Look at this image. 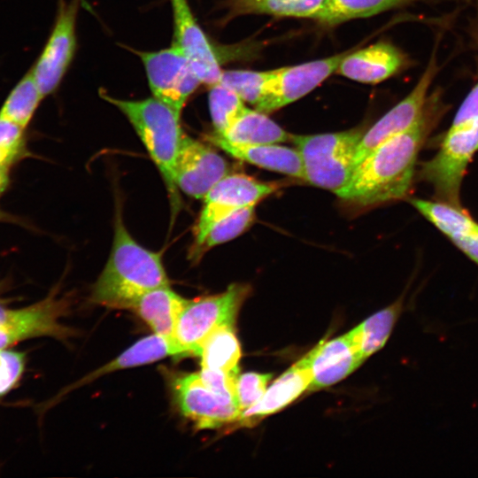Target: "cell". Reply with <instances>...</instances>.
<instances>
[{"label": "cell", "instance_id": "cell-31", "mask_svg": "<svg viewBox=\"0 0 478 478\" xmlns=\"http://www.w3.org/2000/svg\"><path fill=\"white\" fill-rule=\"evenodd\" d=\"M268 76L269 70H223L219 82L255 107L262 99Z\"/></svg>", "mask_w": 478, "mask_h": 478}, {"label": "cell", "instance_id": "cell-6", "mask_svg": "<svg viewBox=\"0 0 478 478\" xmlns=\"http://www.w3.org/2000/svg\"><path fill=\"white\" fill-rule=\"evenodd\" d=\"M250 292V286L234 283L222 293L189 300L178 318L173 336L182 357H198L203 343L213 331L235 325Z\"/></svg>", "mask_w": 478, "mask_h": 478}, {"label": "cell", "instance_id": "cell-4", "mask_svg": "<svg viewBox=\"0 0 478 478\" xmlns=\"http://www.w3.org/2000/svg\"><path fill=\"white\" fill-rule=\"evenodd\" d=\"M238 376L201 368L173 375L171 387L181 412L197 428H219L235 423L241 415L235 382Z\"/></svg>", "mask_w": 478, "mask_h": 478}, {"label": "cell", "instance_id": "cell-30", "mask_svg": "<svg viewBox=\"0 0 478 478\" xmlns=\"http://www.w3.org/2000/svg\"><path fill=\"white\" fill-rule=\"evenodd\" d=\"M209 88L208 102L213 133L222 135L247 107L235 91L220 82Z\"/></svg>", "mask_w": 478, "mask_h": 478}, {"label": "cell", "instance_id": "cell-33", "mask_svg": "<svg viewBox=\"0 0 478 478\" xmlns=\"http://www.w3.org/2000/svg\"><path fill=\"white\" fill-rule=\"evenodd\" d=\"M25 367V352L12 348L0 350V398L18 384Z\"/></svg>", "mask_w": 478, "mask_h": 478}, {"label": "cell", "instance_id": "cell-38", "mask_svg": "<svg viewBox=\"0 0 478 478\" xmlns=\"http://www.w3.org/2000/svg\"><path fill=\"white\" fill-rule=\"evenodd\" d=\"M12 166L4 163L0 164V197L6 191L10 185V170Z\"/></svg>", "mask_w": 478, "mask_h": 478}, {"label": "cell", "instance_id": "cell-18", "mask_svg": "<svg viewBox=\"0 0 478 478\" xmlns=\"http://www.w3.org/2000/svg\"><path fill=\"white\" fill-rule=\"evenodd\" d=\"M408 56L387 41H380L357 51H350L336 71L348 79L377 84L405 69Z\"/></svg>", "mask_w": 478, "mask_h": 478}, {"label": "cell", "instance_id": "cell-19", "mask_svg": "<svg viewBox=\"0 0 478 478\" xmlns=\"http://www.w3.org/2000/svg\"><path fill=\"white\" fill-rule=\"evenodd\" d=\"M206 140L235 158L291 177L305 178L302 159L297 149L278 143L236 144L213 133L208 135Z\"/></svg>", "mask_w": 478, "mask_h": 478}, {"label": "cell", "instance_id": "cell-37", "mask_svg": "<svg viewBox=\"0 0 478 478\" xmlns=\"http://www.w3.org/2000/svg\"><path fill=\"white\" fill-rule=\"evenodd\" d=\"M28 151L27 150H9L0 148V164L13 165L15 162L24 158Z\"/></svg>", "mask_w": 478, "mask_h": 478}, {"label": "cell", "instance_id": "cell-1", "mask_svg": "<svg viewBox=\"0 0 478 478\" xmlns=\"http://www.w3.org/2000/svg\"><path fill=\"white\" fill-rule=\"evenodd\" d=\"M445 111L440 92L434 91L418 120L358 162L349 182L336 195L362 207L405 197L412 184L418 153Z\"/></svg>", "mask_w": 478, "mask_h": 478}, {"label": "cell", "instance_id": "cell-11", "mask_svg": "<svg viewBox=\"0 0 478 478\" xmlns=\"http://www.w3.org/2000/svg\"><path fill=\"white\" fill-rule=\"evenodd\" d=\"M279 188L245 173H228L217 182L204 198V204L193 229L189 252L203 242L209 229L223 217L243 206L255 205Z\"/></svg>", "mask_w": 478, "mask_h": 478}, {"label": "cell", "instance_id": "cell-36", "mask_svg": "<svg viewBox=\"0 0 478 478\" xmlns=\"http://www.w3.org/2000/svg\"><path fill=\"white\" fill-rule=\"evenodd\" d=\"M451 241L478 265V230L455 237Z\"/></svg>", "mask_w": 478, "mask_h": 478}, {"label": "cell", "instance_id": "cell-8", "mask_svg": "<svg viewBox=\"0 0 478 478\" xmlns=\"http://www.w3.org/2000/svg\"><path fill=\"white\" fill-rule=\"evenodd\" d=\"M0 302V350L35 337L50 336L61 341L75 334L61 323L70 309L67 296L54 289L43 299L22 308H8Z\"/></svg>", "mask_w": 478, "mask_h": 478}, {"label": "cell", "instance_id": "cell-20", "mask_svg": "<svg viewBox=\"0 0 478 478\" xmlns=\"http://www.w3.org/2000/svg\"><path fill=\"white\" fill-rule=\"evenodd\" d=\"M188 301L189 299L171 289L170 286H163L143 294L130 309L135 312L155 334L174 343L177 320Z\"/></svg>", "mask_w": 478, "mask_h": 478}, {"label": "cell", "instance_id": "cell-27", "mask_svg": "<svg viewBox=\"0 0 478 478\" xmlns=\"http://www.w3.org/2000/svg\"><path fill=\"white\" fill-rule=\"evenodd\" d=\"M405 294L394 303L374 313L359 324L360 350L366 360L388 342L405 309Z\"/></svg>", "mask_w": 478, "mask_h": 478}, {"label": "cell", "instance_id": "cell-14", "mask_svg": "<svg viewBox=\"0 0 478 478\" xmlns=\"http://www.w3.org/2000/svg\"><path fill=\"white\" fill-rule=\"evenodd\" d=\"M228 172L227 162L213 148L184 134L174 166L178 189L204 199Z\"/></svg>", "mask_w": 478, "mask_h": 478}, {"label": "cell", "instance_id": "cell-2", "mask_svg": "<svg viewBox=\"0 0 478 478\" xmlns=\"http://www.w3.org/2000/svg\"><path fill=\"white\" fill-rule=\"evenodd\" d=\"M163 286H169V280L161 253L144 248L132 237L118 208L111 253L92 288L90 301L130 309L143 294Z\"/></svg>", "mask_w": 478, "mask_h": 478}, {"label": "cell", "instance_id": "cell-9", "mask_svg": "<svg viewBox=\"0 0 478 478\" xmlns=\"http://www.w3.org/2000/svg\"><path fill=\"white\" fill-rule=\"evenodd\" d=\"M152 96L181 115L189 98L202 81L175 43L157 51H138Z\"/></svg>", "mask_w": 478, "mask_h": 478}, {"label": "cell", "instance_id": "cell-29", "mask_svg": "<svg viewBox=\"0 0 478 478\" xmlns=\"http://www.w3.org/2000/svg\"><path fill=\"white\" fill-rule=\"evenodd\" d=\"M254 219L255 205L241 207L223 217L212 226L201 244L189 252V258L195 262L212 247L237 237L250 227Z\"/></svg>", "mask_w": 478, "mask_h": 478}, {"label": "cell", "instance_id": "cell-32", "mask_svg": "<svg viewBox=\"0 0 478 478\" xmlns=\"http://www.w3.org/2000/svg\"><path fill=\"white\" fill-rule=\"evenodd\" d=\"M271 378V374H258L254 372H248L238 375L235 382V390L242 412L255 405L262 398Z\"/></svg>", "mask_w": 478, "mask_h": 478}, {"label": "cell", "instance_id": "cell-12", "mask_svg": "<svg viewBox=\"0 0 478 478\" xmlns=\"http://www.w3.org/2000/svg\"><path fill=\"white\" fill-rule=\"evenodd\" d=\"M351 50L269 70L262 99L255 109L268 114L302 98L336 73L342 60Z\"/></svg>", "mask_w": 478, "mask_h": 478}, {"label": "cell", "instance_id": "cell-26", "mask_svg": "<svg viewBox=\"0 0 478 478\" xmlns=\"http://www.w3.org/2000/svg\"><path fill=\"white\" fill-rule=\"evenodd\" d=\"M420 0H325L316 20L328 26L368 18Z\"/></svg>", "mask_w": 478, "mask_h": 478}, {"label": "cell", "instance_id": "cell-23", "mask_svg": "<svg viewBox=\"0 0 478 478\" xmlns=\"http://www.w3.org/2000/svg\"><path fill=\"white\" fill-rule=\"evenodd\" d=\"M198 357L201 368L238 376L241 347L235 325H226L213 331L203 343Z\"/></svg>", "mask_w": 478, "mask_h": 478}, {"label": "cell", "instance_id": "cell-28", "mask_svg": "<svg viewBox=\"0 0 478 478\" xmlns=\"http://www.w3.org/2000/svg\"><path fill=\"white\" fill-rule=\"evenodd\" d=\"M42 99L29 69L7 95L0 107V116L27 128Z\"/></svg>", "mask_w": 478, "mask_h": 478}, {"label": "cell", "instance_id": "cell-10", "mask_svg": "<svg viewBox=\"0 0 478 478\" xmlns=\"http://www.w3.org/2000/svg\"><path fill=\"white\" fill-rule=\"evenodd\" d=\"M81 0H58L52 30L30 68L44 97L54 93L66 75L76 50V20Z\"/></svg>", "mask_w": 478, "mask_h": 478}, {"label": "cell", "instance_id": "cell-40", "mask_svg": "<svg viewBox=\"0 0 478 478\" xmlns=\"http://www.w3.org/2000/svg\"><path fill=\"white\" fill-rule=\"evenodd\" d=\"M0 302H8V301L0 297Z\"/></svg>", "mask_w": 478, "mask_h": 478}, {"label": "cell", "instance_id": "cell-3", "mask_svg": "<svg viewBox=\"0 0 478 478\" xmlns=\"http://www.w3.org/2000/svg\"><path fill=\"white\" fill-rule=\"evenodd\" d=\"M100 96L118 108L133 126L165 181L175 215L181 201L174 182V166L184 135L181 115L153 96L127 100L113 97L104 90Z\"/></svg>", "mask_w": 478, "mask_h": 478}, {"label": "cell", "instance_id": "cell-17", "mask_svg": "<svg viewBox=\"0 0 478 478\" xmlns=\"http://www.w3.org/2000/svg\"><path fill=\"white\" fill-rule=\"evenodd\" d=\"M314 354L315 347L278 377L255 405L241 413L235 427H252L308 390L312 378Z\"/></svg>", "mask_w": 478, "mask_h": 478}, {"label": "cell", "instance_id": "cell-35", "mask_svg": "<svg viewBox=\"0 0 478 478\" xmlns=\"http://www.w3.org/2000/svg\"><path fill=\"white\" fill-rule=\"evenodd\" d=\"M478 120V82L472 88L454 116L451 127Z\"/></svg>", "mask_w": 478, "mask_h": 478}, {"label": "cell", "instance_id": "cell-34", "mask_svg": "<svg viewBox=\"0 0 478 478\" xmlns=\"http://www.w3.org/2000/svg\"><path fill=\"white\" fill-rule=\"evenodd\" d=\"M25 129L19 125L0 116V148L27 150Z\"/></svg>", "mask_w": 478, "mask_h": 478}, {"label": "cell", "instance_id": "cell-15", "mask_svg": "<svg viewBox=\"0 0 478 478\" xmlns=\"http://www.w3.org/2000/svg\"><path fill=\"white\" fill-rule=\"evenodd\" d=\"M173 19V41L184 52L195 73L207 86L220 81L221 52L197 23L188 0H170Z\"/></svg>", "mask_w": 478, "mask_h": 478}, {"label": "cell", "instance_id": "cell-25", "mask_svg": "<svg viewBox=\"0 0 478 478\" xmlns=\"http://www.w3.org/2000/svg\"><path fill=\"white\" fill-rule=\"evenodd\" d=\"M411 204L450 240L478 230V223L459 205L420 198Z\"/></svg>", "mask_w": 478, "mask_h": 478}, {"label": "cell", "instance_id": "cell-21", "mask_svg": "<svg viewBox=\"0 0 478 478\" xmlns=\"http://www.w3.org/2000/svg\"><path fill=\"white\" fill-rule=\"evenodd\" d=\"M168 356L182 358L181 351L173 342L154 333L135 343L110 363L84 376L66 391L89 383L106 374L150 364Z\"/></svg>", "mask_w": 478, "mask_h": 478}, {"label": "cell", "instance_id": "cell-16", "mask_svg": "<svg viewBox=\"0 0 478 478\" xmlns=\"http://www.w3.org/2000/svg\"><path fill=\"white\" fill-rule=\"evenodd\" d=\"M365 359L357 326L346 334L315 346L309 391L329 387L351 374Z\"/></svg>", "mask_w": 478, "mask_h": 478}, {"label": "cell", "instance_id": "cell-7", "mask_svg": "<svg viewBox=\"0 0 478 478\" xmlns=\"http://www.w3.org/2000/svg\"><path fill=\"white\" fill-rule=\"evenodd\" d=\"M478 150V120L450 127L437 153L423 163L420 176L440 201L459 205V190L466 167Z\"/></svg>", "mask_w": 478, "mask_h": 478}, {"label": "cell", "instance_id": "cell-13", "mask_svg": "<svg viewBox=\"0 0 478 478\" xmlns=\"http://www.w3.org/2000/svg\"><path fill=\"white\" fill-rule=\"evenodd\" d=\"M438 72L436 54L412 91L386 112L362 135L355 155L354 168L370 151L389 138L409 128L420 116L428 97V89Z\"/></svg>", "mask_w": 478, "mask_h": 478}, {"label": "cell", "instance_id": "cell-24", "mask_svg": "<svg viewBox=\"0 0 478 478\" xmlns=\"http://www.w3.org/2000/svg\"><path fill=\"white\" fill-rule=\"evenodd\" d=\"M325 0H226L228 17L268 14L275 17H318Z\"/></svg>", "mask_w": 478, "mask_h": 478}, {"label": "cell", "instance_id": "cell-39", "mask_svg": "<svg viewBox=\"0 0 478 478\" xmlns=\"http://www.w3.org/2000/svg\"><path fill=\"white\" fill-rule=\"evenodd\" d=\"M0 222H15L19 223V219L0 208Z\"/></svg>", "mask_w": 478, "mask_h": 478}, {"label": "cell", "instance_id": "cell-5", "mask_svg": "<svg viewBox=\"0 0 478 478\" xmlns=\"http://www.w3.org/2000/svg\"><path fill=\"white\" fill-rule=\"evenodd\" d=\"M365 132L359 128L318 135H291L298 150L304 181L337 193L350 181L355 155Z\"/></svg>", "mask_w": 478, "mask_h": 478}, {"label": "cell", "instance_id": "cell-22", "mask_svg": "<svg viewBox=\"0 0 478 478\" xmlns=\"http://www.w3.org/2000/svg\"><path fill=\"white\" fill-rule=\"evenodd\" d=\"M291 135L266 113L247 108L222 135H217L232 143L253 145L290 142Z\"/></svg>", "mask_w": 478, "mask_h": 478}]
</instances>
